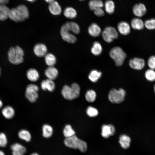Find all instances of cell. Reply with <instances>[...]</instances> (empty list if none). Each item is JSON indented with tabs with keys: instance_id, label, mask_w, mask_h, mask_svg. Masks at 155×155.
Segmentation results:
<instances>
[{
	"instance_id": "ba28073f",
	"label": "cell",
	"mask_w": 155,
	"mask_h": 155,
	"mask_svg": "<svg viewBox=\"0 0 155 155\" xmlns=\"http://www.w3.org/2000/svg\"><path fill=\"white\" fill-rule=\"evenodd\" d=\"M102 36L104 40L107 42H112L113 39L118 37V33L116 29L111 26L105 28L102 33Z\"/></svg>"
},
{
	"instance_id": "681fc988",
	"label": "cell",
	"mask_w": 155,
	"mask_h": 155,
	"mask_svg": "<svg viewBox=\"0 0 155 155\" xmlns=\"http://www.w3.org/2000/svg\"><path fill=\"white\" fill-rule=\"evenodd\" d=\"M30 2H32L35 1L36 0H26Z\"/></svg>"
},
{
	"instance_id": "7c38bea8",
	"label": "cell",
	"mask_w": 155,
	"mask_h": 155,
	"mask_svg": "<svg viewBox=\"0 0 155 155\" xmlns=\"http://www.w3.org/2000/svg\"><path fill=\"white\" fill-rule=\"evenodd\" d=\"M133 12L135 16L138 17H142L146 14L147 9L144 4L140 3L136 4L133 6Z\"/></svg>"
},
{
	"instance_id": "d590c367",
	"label": "cell",
	"mask_w": 155,
	"mask_h": 155,
	"mask_svg": "<svg viewBox=\"0 0 155 155\" xmlns=\"http://www.w3.org/2000/svg\"><path fill=\"white\" fill-rule=\"evenodd\" d=\"M96 94L95 92L92 90L88 91L85 94V98L87 101L89 102H94L96 98Z\"/></svg>"
},
{
	"instance_id": "8992f818",
	"label": "cell",
	"mask_w": 155,
	"mask_h": 155,
	"mask_svg": "<svg viewBox=\"0 0 155 155\" xmlns=\"http://www.w3.org/2000/svg\"><path fill=\"white\" fill-rule=\"evenodd\" d=\"M125 95V91L122 88L118 90L113 89L110 91L108 98L109 100L112 103H119L124 100Z\"/></svg>"
},
{
	"instance_id": "d6a6232c",
	"label": "cell",
	"mask_w": 155,
	"mask_h": 155,
	"mask_svg": "<svg viewBox=\"0 0 155 155\" xmlns=\"http://www.w3.org/2000/svg\"><path fill=\"white\" fill-rule=\"evenodd\" d=\"M144 76L146 79L150 82L155 81V70L149 68L144 73Z\"/></svg>"
},
{
	"instance_id": "7a4b0ae2",
	"label": "cell",
	"mask_w": 155,
	"mask_h": 155,
	"mask_svg": "<svg viewBox=\"0 0 155 155\" xmlns=\"http://www.w3.org/2000/svg\"><path fill=\"white\" fill-rule=\"evenodd\" d=\"M64 143L67 147L70 148L78 149L82 152H86L87 149L86 143L79 139L75 135L65 138Z\"/></svg>"
},
{
	"instance_id": "74e56055",
	"label": "cell",
	"mask_w": 155,
	"mask_h": 155,
	"mask_svg": "<svg viewBox=\"0 0 155 155\" xmlns=\"http://www.w3.org/2000/svg\"><path fill=\"white\" fill-rule=\"evenodd\" d=\"M86 113L89 117H94L97 116L98 113L96 108L92 106H89L87 109Z\"/></svg>"
},
{
	"instance_id": "8fae6325",
	"label": "cell",
	"mask_w": 155,
	"mask_h": 155,
	"mask_svg": "<svg viewBox=\"0 0 155 155\" xmlns=\"http://www.w3.org/2000/svg\"><path fill=\"white\" fill-rule=\"evenodd\" d=\"M114 127L111 124L104 125L102 127L101 135L104 138H108L115 133Z\"/></svg>"
},
{
	"instance_id": "ab89813d",
	"label": "cell",
	"mask_w": 155,
	"mask_h": 155,
	"mask_svg": "<svg viewBox=\"0 0 155 155\" xmlns=\"http://www.w3.org/2000/svg\"><path fill=\"white\" fill-rule=\"evenodd\" d=\"M7 143V140L5 134L2 132L0 133V147H5Z\"/></svg>"
},
{
	"instance_id": "d4e9b609",
	"label": "cell",
	"mask_w": 155,
	"mask_h": 155,
	"mask_svg": "<svg viewBox=\"0 0 155 155\" xmlns=\"http://www.w3.org/2000/svg\"><path fill=\"white\" fill-rule=\"evenodd\" d=\"M18 136L21 139L27 142L30 141L31 138L30 132L27 130L24 129H21L19 131Z\"/></svg>"
},
{
	"instance_id": "52a82bcc",
	"label": "cell",
	"mask_w": 155,
	"mask_h": 155,
	"mask_svg": "<svg viewBox=\"0 0 155 155\" xmlns=\"http://www.w3.org/2000/svg\"><path fill=\"white\" fill-rule=\"evenodd\" d=\"M71 32L65 23L62 25L60 33L62 39L69 43L73 44L76 42L77 38L73 34L71 33Z\"/></svg>"
},
{
	"instance_id": "bcb514c9",
	"label": "cell",
	"mask_w": 155,
	"mask_h": 155,
	"mask_svg": "<svg viewBox=\"0 0 155 155\" xmlns=\"http://www.w3.org/2000/svg\"><path fill=\"white\" fill-rule=\"evenodd\" d=\"M3 105V103L2 101L0 99V108H1Z\"/></svg>"
},
{
	"instance_id": "7bdbcfd3",
	"label": "cell",
	"mask_w": 155,
	"mask_h": 155,
	"mask_svg": "<svg viewBox=\"0 0 155 155\" xmlns=\"http://www.w3.org/2000/svg\"><path fill=\"white\" fill-rule=\"evenodd\" d=\"M9 0H0V4H5L8 3Z\"/></svg>"
},
{
	"instance_id": "f35d334b",
	"label": "cell",
	"mask_w": 155,
	"mask_h": 155,
	"mask_svg": "<svg viewBox=\"0 0 155 155\" xmlns=\"http://www.w3.org/2000/svg\"><path fill=\"white\" fill-rule=\"evenodd\" d=\"M147 65L149 68L155 70V55H152L149 57Z\"/></svg>"
},
{
	"instance_id": "7402d4cb",
	"label": "cell",
	"mask_w": 155,
	"mask_h": 155,
	"mask_svg": "<svg viewBox=\"0 0 155 155\" xmlns=\"http://www.w3.org/2000/svg\"><path fill=\"white\" fill-rule=\"evenodd\" d=\"M131 24L132 28L135 30H142L144 27L143 21L137 18H133L131 21Z\"/></svg>"
},
{
	"instance_id": "4316f807",
	"label": "cell",
	"mask_w": 155,
	"mask_h": 155,
	"mask_svg": "<svg viewBox=\"0 0 155 155\" xmlns=\"http://www.w3.org/2000/svg\"><path fill=\"white\" fill-rule=\"evenodd\" d=\"M65 24L70 30L74 34H78L80 33V27L76 23L73 22H68Z\"/></svg>"
},
{
	"instance_id": "ee69618b",
	"label": "cell",
	"mask_w": 155,
	"mask_h": 155,
	"mask_svg": "<svg viewBox=\"0 0 155 155\" xmlns=\"http://www.w3.org/2000/svg\"><path fill=\"white\" fill-rule=\"evenodd\" d=\"M12 155H24L22 154L15 151H12Z\"/></svg>"
},
{
	"instance_id": "f907efd6",
	"label": "cell",
	"mask_w": 155,
	"mask_h": 155,
	"mask_svg": "<svg viewBox=\"0 0 155 155\" xmlns=\"http://www.w3.org/2000/svg\"><path fill=\"white\" fill-rule=\"evenodd\" d=\"M154 91L155 93V84L154 85Z\"/></svg>"
},
{
	"instance_id": "2e32d148",
	"label": "cell",
	"mask_w": 155,
	"mask_h": 155,
	"mask_svg": "<svg viewBox=\"0 0 155 155\" xmlns=\"http://www.w3.org/2000/svg\"><path fill=\"white\" fill-rule=\"evenodd\" d=\"M53 80L49 79L43 80L41 83L42 89L44 90L53 91L55 88V84Z\"/></svg>"
},
{
	"instance_id": "277c9868",
	"label": "cell",
	"mask_w": 155,
	"mask_h": 155,
	"mask_svg": "<svg viewBox=\"0 0 155 155\" xmlns=\"http://www.w3.org/2000/svg\"><path fill=\"white\" fill-rule=\"evenodd\" d=\"M24 52L19 46L11 47L8 52V59L12 64L18 65L24 61Z\"/></svg>"
},
{
	"instance_id": "1f68e13d",
	"label": "cell",
	"mask_w": 155,
	"mask_h": 155,
	"mask_svg": "<svg viewBox=\"0 0 155 155\" xmlns=\"http://www.w3.org/2000/svg\"><path fill=\"white\" fill-rule=\"evenodd\" d=\"M25 95L26 98L32 103L35 102L38 97L37 92L31 91L26 90Z\"/></svg>"
},
{
	"instance_id": "5b68a950",
	"label": "cell",
	"mask_w": 155,
	"mask_h": 155,
	"mask_svg": "<svg viewBox=\"0 0 155 155\" xmlns=\"http://www.w3.org/2000/svg\"><path fill=\"white\" fill-rule=\"evenodd\" d=\"M109 54L111 57L114 60L116 65L121 66L126 57V55L122 49L118 46L113 48L110 51Z\"/></svg>"
},
{
	"instance_id": "836d02e7",
	"label": "cell",
	"mask_w": 155,
	"mask_h": 155,
	"mask_svg": "<svg viewBox=\"0 0 155 155\" xmlns=\"http://www.w3.org/2000/svg\"><path fill=\"white\" fill-rule=\"evenodd\" d=\"M11 148L12 151H15L24 154L26 152V148L18 143H15L11 145Z\"/></svg>"
},
{
	"instance_id": "3957f363",
	"label": "cell",
	"mask_w": 155,
	"mask_h": 155,
	"mask_svg": "<svg viewBox=\"0 0 155 155\" xmlns=\"http://www.w3.org/2000/svg\"><path fill=\"white\" fill-rule=\"evenodd\" d=\"M80 88L76 83H73L71 86L67 85L63 86L61 94L65 99L71 100L75 99L80 95Z\"/></svg>"
},
{
	"instance_id": "cb8c5ba5",
	"label": "cell",
	"mask_w": 155,
	"mask_h": 155,
	"mask_svg": "<svg viewBox=\"0 0 155 155\" xmlns=\"http://www.w3.org/2000/svg\"><path fill=\"white\" fill-rule=\"evenodd\" d=\"M44 60L46 63L49 66H53L56 62L55 56L51 53H47L44 56Z\"/></svg>"
},
{
	"instance_id": "e575fe53",
	"label": "cell",
	"mask_w": 155,
	"mask_h": 155,
	"mask_svg": "<svg viewBox=\"0 0 155 155\" xmlns=\"http://www.w3.org/2000/svg\"><path fill=\"white\" fill-rule=\"evenodd\" d=\"M63 133L65 138H67L75 135V132L70 125H67L63 129Z\"/></svg>"
},
{
	"instance_id": "f6af8a7d",
	"label": "cell",
	"mask_w": 155,
	"mask_h": 155,
	"mask_svg": "<svg viewBox=\"0 0 155 155\" xmlns=\"http://www.w3.org/2000/svg\"><path fill=\"white\" fill-rule=\"evenodd\" d=\"M45 1L47 3L49 4L52 3L54 1V0H45Z\"/></svg>"
},
{
	"instance_id": "9c48e42d",
	"label": "cell",
	"mask_w": 155,
	"mask_h": 155,
	"mask_svg": "<svg viewBox=\"0 0 155 155\" xmlns=\"http://www.w3.org/2000/svg\"><path fill=\"white\" fill-rule=\"evenodd\" d=\"M129 65L133 69L141 70L145 67L146 62L143 58L135 57L129 60Z\"/></svg>"
},
{
	"instance_id": "44dd1931",
	"label": "cell",
	"mask_w": 155,
	"mask_h": 155,
	"mask_svg": "<svg viewBox=\"0 0 155 155\" xmlns=\"http://www.w3.org/2000/svg\"><path fill=\"white\" fill-rule=\"evenodd\" d=\"M131 141V139L129 136L123 134L120 136L119 142L123 148L127 149L130 146Z\"/></svg>"
},
{
	"instance_id": "6da1fadb",
	"label": "cell",
	"mask_w": 155,
	"mask_h": 155,
	"mask_svg": "<svg viewBox=\"0 0 155 155\" xmlns=\"http://www.w3.org/2000/svg\"><path fill=\"white\" fill-rule=\"evenodd\" d=\"M29 12L27 7L24 5H20L10 9L9 18L16 22L24 21L28 19Z\"/></svg>"
},
{
	"instance_id": "c3c4849f",
	"label": "cell",
	"mask_w": 155,
	"mask_h": 155,
	"mask_svg": "<svg viewBox=\"0 0 155 155\" xmlns=\"http://www.w3.org/2000/svg\"><path fill=\"white\" fill-rule=\"evenodd\" d=\"M30 155H39L38 153L36 152H34L32 153Z\"/></svg>"
},
{
	"instance_id": "b9f144b4",
	"label": "cell",
	"mask_w": 155,
	"mask_h": 155,
	"mask_svg": "<svg viewBox=\"0 0 155 155\" xmlns=\"http://www.w3.org/2000/svg\"><path fill=\"white\" fill-rule=\"evenodd\" d=\"M94 14L100 17L104 16V11L102 8H98L94 10Z\"/></svg>"
},
{
	"instance_id": "7dc6e473",
	"label": "cell",
	"mask_w": 155,
	"mask_h": 155,
	"mask_svg": "<svg viewBox=\"0 0 155 155\" xmlns=\"http://www.w3.org/2000/svg\"><path fill=\"white\" fill-rule=\"evenodd\" d=\"M0 155H5V154L3 151L0 150Z\"/></svg>"
},
{
	"instance_id": "ac0fdd59",
	"label": "cell",
	"mask_w": 155,
	"mask_h": 155,
	"mask_svg": "<svg viewBox=\"0 0 155 155\" xmlns=\"http://www.w3.org/2000/svg\"><path fill=\"white\" fill-rule=\"evenodd\" d=\"M88 32L92 36L96 37L100 35L101 32V29L97 24L93 23L88 27Z\"/></svg>"
},
{
	"instance_id": "f1b7e54d",
	"label": "cell",
	"mask_w": 155,
	"mask_h": 155,
	"mask_svg": "<svg viewBox=\"0 0 155 155\" xmlns=\"http://www.w3.org/2000/svg\"><path fill=\"white\" fill-rule=\"evenodd\" d=\"M104 8L106 12L109 14H113L114 11L115 4L112 0L106 1L104 4Z\"/></svg>"
},
{
	"instance_id": "4fadbf2b",
	"label": "cell",
	"mask_w": 155,
	"mask_h": 155,
	"mask_svg": "<svg viewBox=\"0 0 155 155\" xmlns=\"http://www.w3.org/2000/svg\"><path fill=\"white\" fill-rule=\"evenodd\" d=\"M118 31L121 34L126 35L130 32V27L129 24L125 21H121L117 25Z\"/></svg>"
},
{
	"instance_id": "484cf974",
	"label": "cell",
	"mask_w": 155,
	"mask_h": 155,
	"mask_svg": "<svg viewBox=\"0 0 155 155\" xmlns=\"http://www.w3.org/2000/svg\"><path fill=\"white\" fill-rule=\"evenodd\" d=\"M42 135L46 138L50 137L52 135L53 130L52 127L50 125L45 124L42 127Z\"/></svg>"
},
{
	"instance_id": "5bb4252c",
	"label": "cell",
	"mask_w": 155,
	"mask_h": 155,
	"mask_svg": "<svg viewBox=\"0 0 155 155\" xmlns=\"http://www.w3.org/2000/svg\"><path fill=\"white\" fill-rule=\"evenodd\" d=\"M44 74L48 79L53 80L57 77L58 71L53 66H49L45 70Z\"/></svg>"
},
{
	"instance_id": "f546056e",
	"label": "cell",
	"mask_w": 155,
	"mask_h": 155,
	"mask_svg": "<svg viewBox=\"0 0 155 155\" xmlns=\"http://www.w3.org/2000/svg\"><path fill=\"white\" fill-rule=\"evenodd\" d=\"M90 9L94 10L98 8H102L104 6L102 1L101 0H91L88 3Z\"/></svg>"
},
{
	"instance_id": "30bf717a",
	"label": "cell",
	"mask_w": 155,
	"mask_h": 155,
	"mask_svg": "<svg viewBox=\"0 0 155 155\" xmlns=\"http://www.w3.org/2000/svg\"><path fill=\"white\" fill-rule=\"evenodd\" d=\"M33 51L37 56L42 57L44 56L47 54V49L44 44L39 43L36 44L34 46Z\"/></svg>"
},
{
	"instance_id": "60d3db41",
	"label": "cell",
	"mask_w": 155,
	"mask_h": 155,
	"mask_svg": "<svg viewBox=\"0 0 155 155\" xmlns=\"http://www.w3.org/2000/svg\"><path fill=\"white\" fill-rule=\"evenodd\" d=\"M38 90V87L37 85L33 84L28 85L26 88V91H34L37 92Z\"/></svg>"
},
{
	"instance_id": "83f0119b",
	"label": "cell",
	"mask_w": 155,
	"mask_h": 155,
	"mask_svg": "<svg viewBox=\"0 0 155 155\" xmlns=\"http://www.w3.org/2000/svg\"><path fill=\"white\" fill-rule=\"evenodd\" d=\"M102 73L96 70H93L91 71L88 75V78L92 82H97L101 77Z\"/></svg>"
},
{
	"instance_id": "e0dca14e",
	"label": "cell",
	"mask_w": 155,
	"mask_h": 155,
	"mask_svg": "<svg viewBox=\"0 0 155 155\" xmlns=\"http://www.w3.org/2000/svg\"><path fill=\"white\" fill-rule=\"evenodd\" d=\"M1 113L6 119H10L13 118L15 114L14 109L11 106H7L4 107L1 111Z\"/></svg>"
},
{
	"instance_id": "d6986e66",
	"label": "cell",
	"mask_w": 155,
	"mask_h": 155,
	"mask_svg": "<svg viewBox=\"0 0 155 155\" xmlns=\"http://www.w3.org/2000/svg\"><path fill=\"white\" fill-rule=\"evenodd\" d=\"M26 75L28 79L33 82L37 81L39 77L38 72L34 68H31L28 69L27 71Z\"/></svg>"
},
{
	"instance_id": "f5cc1de1",
	"label": "cell",
	"mask_w": 155,
	"mask_h": 155,
	"mask_svg": "<svg viewBox=\"0 0 155 155\" xmlns=\"http://www.w3.org/2000/svg\"><path fill=\"white\" fill-rule=\"evenodd\" d=\"M80 1H84V0H79Z\"/></svg>"
},
{
	"instance_id": "816d5d0a",
	"label": "cell",
	"mask_w": 155,
	"mask_h": 155,
	"mask_svg": "<svg viewBox=\"0 0 155 155\" xmlns=\"http://www.w3.org/2000/svg\"><path fill=\"white\" fill-rule=\"evenodd\" d=\"M1 69H0V75H1Z\"/></svg>"
},
{
	"instance_id": "8d00e7d4",
	"label": "cell",
	"mask_w": 155,
	"mask_h": 155,
	"mask_svg": "<svg viewBox=\"0 0 155 155\" xmlns=\"http://www.w3.org/2000/svg\"><path fill=\"white\" fill-rule=\"evenodd\" d=\"M144 26L149 30L155 29V19L152 18L146 20L144 23Z\"/></svg>"
},
{
	"instance_id": "9a60e30c",
	"label": "cell",
	"mask_w": 155,
	"mask_h": 155,
	"mask_svg": "<svg viewBox=\"0 0 155 155\" xmlns=\"http://www.w3.org/2000/svg\"><path fill=\"white\" fill-rule=\"evenodd\" d=\"M49 9L50 12L54 15H58L61 12V8L58 2L54 1L49 3Z\"/></svg>"
},
{
	"instance_id": "4dcf8cb0",
	"label": "cell",
	"mask_w": 155,
	"mask_h": 155,
	"mask_svg": "<svg viewBox=\"0 0 155 155\" xmlns=\"http://www.w3.org/2000/svg\"><path fill=\"white\" fill-rule=\"evenodd\" d=\"M91 50L92 53L94 55L96 56L100 55L102 51L101 44L98 42H95L93 44Z\"/></svg>"
},
{
	"instance_id": "ffe728a7",
	"label": "cell",
	"mask_w": 155,
	"mask_h": 155,
	"mask_svg": "<svg viewBox=\"0 0 155 155\" xmlns=\"http://www.w3.org/2000/svg\"><path fill=\"white\" fill-rule=\"evenodd\" d=\"M10 9L5 5L0 4V20L4 21L9 18Z\"/></svg>"
},
{
	"instance_id": "603a6c76",
	"label": "cell",
	"mask_w": 155,
	"mask_h": 155,
	"mask_svg": "<svg viewBox=\"0 0 155 155\" xmlns=\"http://www.w3.org/2000/svg\"><path fill=\"white\" fill-rule=\"evenodd\" d=\"M64 16L68 18L72 19L75 18L77 15L76 10L71 7H66L63 12Z\"/></svg>"
}]
</instances>
